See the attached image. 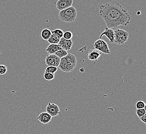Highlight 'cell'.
I'll return each instance as SVG.
<instances>
[{"label":"cell","mask_w":146,"mask_h":134,"mask_svg":"<svg viewBox=\"0 0 146 134\" xmlns=\"http://www.w3.org/2000/svg\"><path fill=\"white\" fill-rule=\"evenodd\" d=\"M100 15L104 19L106 26L109 28H117L119 26H127L131 17L127 9L116 1L101 4L99 7Z\"/></svg>","instance_id":"1"},{"label":"cell","mask_w":146,"mask_h":134,"mask_svg":"<svg viewBox=\"0 0 146 134\" xmlns=\"http://www.w3.org/2000/svg\"><path fill=\"white\" fill-rule=\"evenodd\" d=\"M77 64L76 57L72 53H68L66 56L60 59L59 67L64 72L68 73L73 71Z\"/></svg>","instance_id":"2"},{"label":"cell","mask_w":146,"mask_h":134,"mask_svg":"<svg viewBox=\"0 0 146 134\" xmlns=\"http://www.w3.org/2000/svg\"><path fill=\"white\" fill-rule=\"evenodd\" d=\"M59 17L62 21L66 23L74 22L77 17V11L72 6L59 12Z\"/></svg>","instance_id":"3"},{"label":"cell","mask_w":146,"mask_h":134,"mask_svg":"<svg viewBox=\"0 0 146 134\" xmlns=\"http://www.w3.org/2000/svg\"><path fill=\"white\" fill-rule=\"evenodd\" d=\"M129 34L122 29H116L114 31V43L119 45H123L127 42Z\"/></svg>","instance_id":"4"},{"label":"cell","mask_w":146,"mask_h":134,"mask_svg":"<svg viewBox=\"0 0 146 134\" xmlns=\"http://www.w3.org/2000/svg\"><path fill=\"white\" fill-rule=\"evenodd\" d=\"M94 48L96 50L105 54H110V49L106 42L102 39H98L94 43Z\"/></svg>","instance_id":"5"},{"label":"cell","mask_w":146,"mask_h":134,"mask_svg":"<svg viewBox=\"0 0 146 134\" xmlns=\"http://www.w3.org/2000/svg\"><path fill=\"white\" fill-rule=\"evenodd\" d=\"M60 62V58L54 54H49L45 58V63L47 66L58 67Z\"/></svg>","instance_id":"6"},{"label":"cell","mask_w":146,"mask_h":134,"mask_svg":"<svg viewBox=\"0 0 146 134\" xmlns=\"http://www.w3.org/2000/svg\"><path fill=\"white\" fill-rule=\"evenodd\" d=\"M46 110V112L50 115L52 117H56L58 115L60 114V110L59 107L56 104L48 103Z\"/></svg>","instance_id":"7"},{"label":"cell","mask_w":146,"mask_h":134,"mask_svg":"<svg viewBox=\"0 0 146 134\" xmlns=\"http://www.w3.org/2000/svg\"><path fill=\"white\" fill-rule=\"evenodd\" d=\"M73 0H58L56 3L57 9L61 11L72 6Z\"/></svg>","instance_id":"8"},{"label":"cell","mask_w":146,"mask_h":134,"mask_svg":"<svg viewBox=\"0 0 146 134\" xmlns=\"http://www.w3.org/2000/svg\"><path fill=\"white\" fill-rule=\"evenodd\" d=\"M58 45L63 49L68 51L70 50L71 48L72 47L73 41L72 39L67 40V39H64L63 37H62L60 39Z\"/></svg>","instance_id":"9"},{"label":"cell","mask_w":146,"mask_h":134,"mask_svg":"<svg viewBox=\"0 0 146 134\" xmlns=\"http://www.w3.org/2000/svg\"><path fill=\"white\" fill-rule=\"evenodd\" d=\"M103 36L107 37V38L110 40V43H114V31H113V30L111 29V28H107L106 26L104 32H102L100 35V39H102Z\"/></svg>","instance_id":"10"},{"label":"cell","mask_w":146,"mask_h":134,"mask_svg":"<svg viewBox=\"0 0 146 134\" xmlns=\"http://www.w3.org/2000/svg\"><path fill=\"white\" fill-rule=\"evenodd\" d=\"M52 119V117L47 112H42L39 114L37 117V119L39 120L41 123L46 124L50 122Z\"/></svg>","instance_id":"11"},{"label":"cell","mask_w":146,"mask_h":134,"mask_svg":"<svg viewBox=\"0 0 146 134\" xmlns=\"http://www.w3.org/2000/svg\"><path fill=\"white\" fill-rule=\"evenodd\" d=\"M101 55V52H100L96 50H90L88 55V58L90 60L96 61L98 60V59Z\"/></svg>","instance_id":"12"},{"label":"cell","mask_w":146,"mask_h":134,"mask_svg":"<svg viewBox=\"0 0 146 134\" xmlns=\"http://www.w3.org/2000/svg\"><path fill=\"white\" fill-rule=\"evenodd\" d=\"M62 49H63L61 48L58 44H50V45H48V47L46 48V51L49 54H54L56 51Z\"/></svg>","instance_id":"13"},{"label":"cell","mask_w":146,"mask_h":134,"mask_svg":"<svg viewBox=\"0 0 146 134\" xmlns=\"http://www.w3.org/2000/svg\"><path fill=\"white\" fill-rule=\"evenodd\" d=\"M52 35L51 31L48 28H44L41 32V37L42 39L47 41Z\"/></svg>","instance_id":"14"},{"label":"cell","mask_w":146,"mask_h":134,"mask_svg":"<svg viewBox=\"0 0 146 134\" xmlns=\"http://www.w3.org/2000/svg\"><path fill=\"white\" fill-rule=\"evenodd\" d=\"M60 38H58L56 36L52 34L49 38L48 39V41L50 44H58Z\"/></svg>","instance_id":"15"},{"label":"cell","mask_w":146,"mask_h":134,"mask_svg":"<svg viewBox=\"0 0 146 134\" xmlns=\"http://www.w3.org/2000/svg\"><path fill=\"white\" fill-rule=\"evenodd\" d=\"M68 51L65 50L64 49L56 51V53H54V55H56L57 57L61 59V58L64 57L68 55Z\"/></svg>","instance_id":"16"},{"label":"cell","mask_w":146,"mask_h":134,"mask_svg":"<svg viewBox=\"0 0 146 134\" xmlns=\"http://www.w3.org/2000/svg\"><path fill=\"white\" fill-rule=\"evenodd\" d=\"M51 33L54 35L58 37L59 38H61L63 37V32L60 29H55L54 31H51Z\"/></svg>","instance_id":"17"},{"label":"cell","mask_w":146,"mask_h":134,"mask_svg":"<svg viewBox=\"0 0 146 134\" xmlns=\"http://www.w3.org/2000/svg\"><path fill=\"white\" fill-rule=\"evenodd\" d=\"M58 70V67L55 66H48L45 69V72L54 74Z\"/></svg>","instance_id":"18"},{"label":"cell","mask_w":146,"mask_h":134,"mask_svg":"<svg viewBox=\"0 0 146 134\" xmlns=\"http://www.w3.org/2000/svg\"><path fill=\"white\" fill-rule=\"evenodd\" d=\"M44 77L45 79L47 81H51V80L54 79V74L50 73L45 72Z\"/></svg>","instance_id":"19"},{"label":"cell","mask_w":146,"mask_h":134,"mask_svg":"<svg viewBox=\"0 0 146 134\" xmlns=\"http://www.w3.org/2000/svg\"><path fill=\"white\" fill-rule=\"evenodd\" d=\"M136 107L137 109H142L145 108L146 109V103L142 101H139L137 102L136 104Z\"/></svg>","instance_id":"20"},{"label":"cell","mask_w":146,"mask_h":134,"mask_svg":"<svg viewBox=\"0 0 146 134\" xmlns=\"http://www.w3.org/2000/svg\"><path fill=\"white\" fill-rule=\"evenodd\" d=\"M136 115L139 118L142 117L143 116L146 114V109L145 108H142V109H137L136 110Z\"/></svg>","instance_id":"21"},{"label":"cell","mask_w":146,"mask_h":134,"mask_svg":"<svg viewBox=\"0 0 146 134\" xmlns=\"http://www.w3.org/2000/svg\"><path fill=\"white\" fill-rule=\"evenodd\" d=\"M63 37L65 39L69 40V39H72L73 37V34L72 32H69V31H66L63 33Z\"/></svg>","instance_id":"22"},{"label":"cell","mask_w":146,"mask_h":134,"mask_svg":"<svg viewBox=\"0 0 146 134\" xmlns=\"http://www.w3.org/2000/svg\"><path fill=\"white\" fill-rule=\"evenodd\" d=\"M7 71V67H6L5 65L0 64V74L1 75H4V74H6Z\"/></svg>","instance_id":"23"},{"label":"cell","mask_w":146,"mask_h":134,"mask_svg":"<svg viewBox=\"0 0 146 134\" xmlns=\"http://www.w3.org/2000/svg\"><path fill=\"white\" fill-rule=\"evenodd\" d=\"M140 120L144 123H146V114L139 118Z\"/></svg>","instance_id":"24"}]
</instances>
